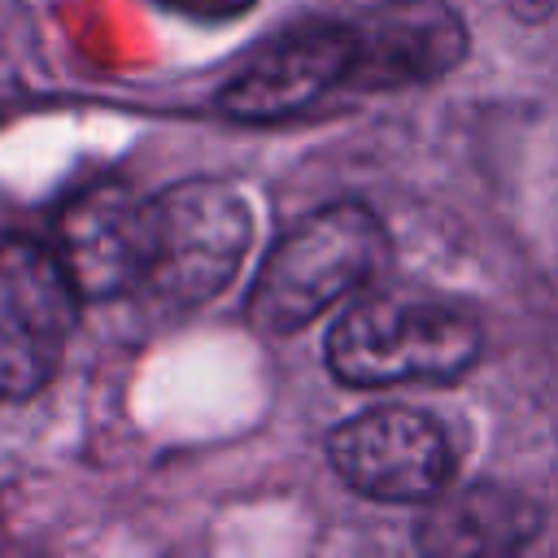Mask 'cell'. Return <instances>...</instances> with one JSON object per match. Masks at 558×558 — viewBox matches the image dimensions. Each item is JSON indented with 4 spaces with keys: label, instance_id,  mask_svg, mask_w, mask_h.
Returning <instances> with one entry per match:
<instances>
[{
    "label": "cell",
    "instance_id": "cell-1",
    "mask_svg": "<svg viewBox=\"0 0 558 558\" xmlns=\"http://www.w3.org/2000/svg\"><path fill=\"white\" fill-rule=\"evenodd\" d=\"M484 349L480 318L453 301L379 292L353 301L327 331V371L349 388L453 384Z\"/></svg>",
    "mask_w": 558,
    "mask_h": 558
},
{
    "label": "cell",
    "instance_id": "cell-2",
    "mask_svg": "<svg viewBox=\"0 0 558 558\" xmlns=\"http://www.w3.org/2000/svg\"><path fill=\"white\" fill-rule=\"evenodd\" d=\"M384 266H388L384 222L357 201L327 205L292 222L270 244L248 288V323L270 336L301 331L344 296L362 292Z\"/></svg>",
    "mask_w": 558,
    "mask_h": 558
},
{
    "label": "cell",
    "instance_id": "cell-3",
    "mask_svg": "<svg viewBox=\"0 0 558 558\" xmlns=\"http://www.w3.org/2000/svg\"><path fill=\"white\" fill-rule=\"evenodd\" d=\"M248 235V205L227 179H183L148 196L140 292L174 310L205 305L235 279Z\"/></svg>",
    "mask_w": 558,
    "mask_h": 558
},
{
    "label": "cell",
    "instance_id": "cell-4",
    "mask_svg": "<svg viewBox=\"0 0 558 558\" xmlns=\"http://www.w3.org/2000/svg\"><path fill=\"white\" fill-rule=\"evenodd\" d=\"M357 83L353 17H310L266 39L222 83L218 109L235 122H288Z\"/></svg>",
    "mask_w": 558,
    "mask_h": 558
},
{
    "label": "cell",
    "instance_id": "cell-5",
    "mask_svg": "<svg viewBox=\"0 0 558 558\" xmlns=\"http://www.w3.org/2000/svg\"><path fill=\"white\" fill-rule=\"evenodd\" d=\"M74 296L52 244H0V401H26L57 375L70 331Z\"/></svg>",
    "mask_w": 558,
    "mask_h": 558
},
{
    "label": "cell",
    "instance_id": "cell-6",
    "mask_svg": "<svg viewBox=\"0 0 558 558\" xmlns=\"http://www.w3.org/2000/svg\"><path fill=\"white\" fill-rule=\"evenodd\" d=\"M327 458L353 493L392 506L436 501L458 471L445 427L410 405H375L344 418L327 436Z\"/></svg>",
    "mask_w": 558,
    "mask_h": 558
},
{
    "label": "cell",
    "instance_id": "cell-7",
    "mask_svg": "<svg viewBox=\"0 0 558 558\" xmlns=\"http://www.w3.org/2000/svg\"><path fill=\"white\" fill-rule=\"evenodd\" d=\"M144 240H148V196L131 183L105 179L70 196L57 214L52 248L87 301L140 292L144 270Z\"/></svg>",
    "mask_w": 558,
    "mask_h": 558
},
{
    "label": "cell",
    "instance_id": "cell-8",
    "mask_svg": "<svg viewBox=\"0 0 558 558\" xmlns=\"http://www.w3.org/2000/svg\"><path fill=\"white\" fill-rule=\"evenodd\" d=\"M353 17V92H397L445 78L466 57V26L445 0H379Z\"/></svg>",
    "mask_w": 558,
    "mask_h": 558
},
{
    "label": "cell",
    "instance_id": "cell-9",
    "mask_svg": "<svg viewBox=\"0 0 558 558\" xmlns=\"http://www.w3.org/2000/svg\"><path fill=\"white\" fill-rule=\"evenodd\" d=\"M541 532V506L501 484H471L440 493L418 519L414 545L423 554H523Z\"/></svg>",
    "mask_w": 558,
    "mask_h": 558
},
{
    "label": "cell",
    "instance_id": "cell-10",
    "mask_svg": "<svg viewBox=\"0 0 558 558\" xmlns=\"http://www.w3.org/2000/svg\"><path fill=\"white\" fill-rule=\"evenodd\" d=\"M519 4H523V17H541V13H549L554 0H519Z\"/></svg>",
    "mask_w": 558,
    "mask_h": 558
}]
</instances>
